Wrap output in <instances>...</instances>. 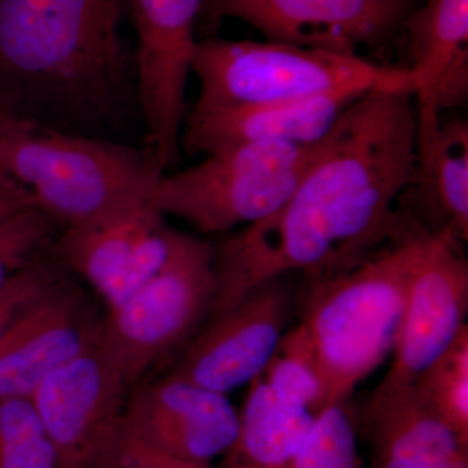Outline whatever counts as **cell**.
<instances>
[{"mask_svg": "<svg viewBox=\"0 0 468 468\" xmlns=\"http://www.w3.org/2000/svg\"><path fill=\"white\" fill-rule=\"evenodd\" d=\"M362 95L192 111L185 117L181 147L189 155H208L243 144H318L354 101Z\"/></svg>", "mask_w": 468, "mask_h": 468, "instance_id": "obj_16", "label": "cell"}, {"mask_svg": "<svg viewBox=\"0 0 468 468\" xmlns=\"http://www.w3.org/2000/svg\"><path fill=\"white\" fill-rule=\"evenodd\" d=\"M288 276L264 282L197 332L171 375L228 394L261 377L294 303Z\"/></svg>", "mask_w": 468, "mask_h": 468, "instance_id": "obj_11", "label": "cell"}, {"mask_svg": "<svg viewBox=\"0 0 468 468\" xmlns=\"http://www.w3.org/2000/svg\"><path fill=\"white\" fill-rule=\"evenodd\" d=\"M415 95L427 94L449 64L468 57V0H426L406 18Z\"/></svg>", "mask_w": 468, "mask_h": 468, "instance_id": "obj_20", "label": "cell"}, {"mask_svg": "<svg viewBox=\"0 0 468 468\" xmlns=\"http://www.w3.org/2000/svg\"><path fill=\"white\" fill-rule=\"evenodd\" d=\"M125 11V0H0V104L37 128L144 137Z\"/></svg>", "mask_w": 468, "mask_h": 468, "instance_id": "obj_2", "label": "cell"}, {"mask_svg": "<svg viewBox=\"0 0 468 468\" xmlns=\"http://www.w3.org/2000/svg\"><path fill=\"white\" fill-rule=\"evenodd\" d=\"M369 468H468L461 441L414 384L372 394L365 415Z\"/></svg>", "mask_w": 468, "mask_h": 468, "instance_id": "obj_18", "label": "cell"}, {"mask_svg": "<svg viewBox=\"0 0 468 468\" xmlns=\"http://www.w3.org/2000/svg\"><path fill=\"white\" fill-rule=\"evenodd\" d=\"M418 392L468 445V326L415 381Z\"/></svg>", "mask_w": 468, "mask_h": 468, "instance_id": "obj_22", "label": "cell"}, {"mask_svg": "<svg viewBox=\"0 0 468 468\" xmlns=\"http://www.w3.org/2000/svg\"><path fill=\"white\" fill-rule=\"evenodd\" d=\"M431 234L423 227H402L388 248L358 266L306 282L301 324L324 368L332 402H346L393 353L410 282Z\"/></svg>", "mask_w": 468, "mask_h": 468, "instance_id": "obj_3", "label": "cell"}, {"mask_svg": "<svg viewBox=\"0 0 468 468\" xmlns=\"http://www.w3.org/2000/svg\"><path fill=\"white\" fill-rule=\"evenodd\" d=\"M0 175L66 229L150 202L165 174L146 146L29 126L0 135Z\"/></svg>", "mask_w": 468, "mask_h": 468, "instance_id": "obj_4", "label": "cell"}, {"mask_svg": "<svg viewBox=\"0 0 468 468\" xmlns=\"http://www.w3.org/2000/svg\"><path fill=\"white\" fill-rule=\"evenodd\" d=\"M131 392L100 340L39 385L30 399L57 452L58 468H119Z\"/></svg>", "mask_w": 468, "mask_h": 468, "instance_id": "obj_8", "label": "cell"}, {"mask_svg": "<svg viewBox=\"0 0 468 468\" xmlns=\"http://www.w3.org/2000/svg\"><path fill=\"white\" fill-rule=\"evenodd\" d=\"M448 230L431 234L411 282L389 369L374 394L415 384L466 326L468 261Z\"/></svg>", "mask_w": 468, "mask_h": 468, "instance_id": "obj_12", "label": "cell"}, {"mask_svg": "<svg viewBox=\"0 0 468 468\" xmlns=\"http://www.w3.org/2000/svg\"><path fill=\"white\" fill-rule=\"evenodd\" d=\"M55 227L57 224L34 206L0 220V286L50 249Z\"/></svg>", "mask_w": 468, "mask_h": 468, "instance_id": "obj_25", "label": "cell"}, {"mask_svg": "<svg viewBox=\"0 0 468 468\" xmlns=\"http://www.w3.org/2000/svg\"><path fill=\"white\" fill-rule=\"evenodd\" d=\"M414 190L419 209L431 233L448 230L460 241L468 237V124L442 122L441 111L430 97H415Z\"/></svg>", "mask_w": 468, "mask_h": 468, "instance_id": "obj_17", "label": "cell"}, {"mask_svg": "<svg viewBox=\"0 0 468 468\" xmlns=\"http://www.w3.org/2000/svg\"><path fill=\"white\" fill-rule=\"evenodd\" d=\"M417 101L378 88L353 101L319 143L288 201L215 250L217 294L208 318L264 282L346 272L402 227L394 206L414 172Z\"/></svg>", "mask_w": 468, "mask_h": 468, "instance_id": "obj_1", "label": "cell"}, {"mask_svg": "<svg viewBox=\"0 0 468 468\" xmlns=\"http://www.w3.org/2000/svg\"><path fill=\"white\" fill-rule=\"evenodd\" d=\"M192 72L199 81L194 111L363 95L378 88L417 91L408 68L380 66L358 54L270 41H198Z\"/></svg>", "mask_w": 468, "mask_h": 468, "instance_id": "obj_5", "label": "cell"}, {"mask_svg": "<svg viewBox=\"0 0 468 468\" xmlns=\"http://www.w3.org/2000/svg\"><path fill=\"white\" fill-rule=\"evenodd\" d=\"M0 468H58L57 452L30 399L0 401Z\"/></svg>", "mask_w": 468, "mask_h": 468, "instance_id": "obj_24", "label": "cell"}, {"mask_svg": "<svg viewBox=\"0 0 468 468\" xmlns=\"http://www.w3.org/2000/svg\"><path fill=\"white\" fill-rule=\"evenodd\" d=\"M286 468H363L356 424L346 402L320 411Z\"/></svg>", "mask_w": 468, "mask_h": 468, "instance_id": "obj_23", "label": "cell"}, {"mask_svg": "<svg viewBox=\"0 0 468 468\" xmlns=\"http://www.w3.org/2000/svg\"><path fill=\"white\" fill-rule=\"evenodd\" d=\"M43 254L45 252L0 286V338L21 314L63 282L58 271L43 258Z\"/></svg>", "mask_w": 468, "mask_h": 468, "instance_id": "obj_26", "label": "cell"}, {"mask_svg": "<svg viewBox=\"0 0 468 468\" xmlns=\"http://www.w3.org/2000/svg\"><path fill=\"white\" fill-rule=\"evenodd\" d=\"M205 0H125L137 32L134 50L144 144L163 174L180 158L187 77Z\"/></svg>", "mask_w": 468, "mask_h": 468, "instance_id": "obj_9", "label": "cell"}, {"mask_svg": "<svg viewBox=\"0 0 468 468\" xmlns=\"http://www.w3.org/2000/svg\"><path fill=\"white\" fill-rule=\"evenodd\" d=\"M129 435L183 460L211 464L236 441L239 412L227 394L174 375L140 383L126 403Z\"/></svg>", "mask_w": 468, "mask_h": 468, "instance_id": "obj_14", "label": "cell"}, {"mask_svg": "<svg viewBox=\"0 0 468 468\" xmlns=\"http://www.w3.org/2000/svg\"><path fill=\"white\" fill-rule=\"evenodd\" d=\"M101 323L84 295L63 282L21 314L0 338V401L32 399L52 372L98 340Z\"/></svg>", "mask_w": 468, "mask_h": 468, "instance_id": "obj_15", "label": "cell"}, {"mask_svg": "<svg viewBox=\"0 0 468 468\" xmlns=\"http://www.w3.org/2000/svg\"><path fill=\"white\" fill-rule=\"evenodd\" d=\"M33 205L29 193L7 176L0 175V220Z\"/></svg>", "mask_w": 468, "mask_h": 468, "instance_id": "obj_28", "label": "cell"}, {"mask_svg": "<svg viewBox=\"0 0 468 468\" xmlns=\"http://www.w3.org/2000/svg\"><path fill=\"white\" fill-rule=\"evenodd\" d=\"M181 232L150 202L63 229L58 260L85 280L110 310L167 263Z\"/></svg>", "mask_w": 468, "mask_h": 468, "instance_id": "obj_13", "label": "cell"}, {"mask_svg": "<svg viewBox=\"0 0 468 468\" xmlns=\"http://www.w3.org/2000/svg\"><path fill=\"white\" fill-rule=\"evenodd\" d=\"M29 126L33 125L18 119L11 111L0 104V135L14 133V132L21 131V129L29 128Z\"/></svg>", "mask_w": 468, "mask_h": 468, "instance_id": "obj_29", "label": "cell"}, {"mask_svg": "<svg viewBox=\"0 0 468 468\" xmlns=\"http://www.w3.org/2000/svg\"><path fill=\"white\" fill-rule=\"evenodd\" d=\"M315 415L276 399L261 377L249 387L236 441L223 468H286Z\"/></svg>", "mask_w": 468, "mask_h": 468, "instance_id": "obj_19", "label": "cell"}, {"mask_svg": "<svg viewBox=\"0 0 468 468\" xmlns=\"http://www.w3.org/2000/svg\"><path fill=\"white\" fill-rule=\"evenodd\" d=\"M119 468H214L212 464L197 463L175 457L153 448L126 432L124 451Z\"/></svg>", "mask_w": 468, "mask_h": 468, "instance_id": "obj_27", "label": "cell"}, {"mask_svg": "<svg viewBox=\"0 0 468 468\" xmlns=\"http://www.w3.org/2000/svg\"><path fill=\"white\" fill-rule=\"evenodd\" d=\"M318 146L263 143L215 151L192 168L163 175L150 203L205 233L251 226L288 201Z\"/></svg>", "mask_w": 468, "mask_h": 468, "instance_id": "obj_6", "label": "cell"}, {"mask_svg": "<svg viewBox=\"0 0 468 468\" xmlns=\"http://www.w3.org/2000/svg\"><path fill=\"white\" fill-rule=\"evenodd\" d=\"M215 249L181 233L155 275L101 318L100 344L132 389L207 319L217 294Z\"/></svg>", "mask_w": 468, "mask_h": 468, "instance_id": "obj_7", "label": "cell"}, {"mask_svg": "<svg viewBox=\"0 0 468 468\" xmlns=\"http://www.w3.org/2000/svg\"><path fill=\"white\" fill-rule=\"evenodd\" d=\"M261 378L280 401L307 410L315 417L334 405L324 368L302 324L285 332Z\"/></svg>", "mask_w": 468, "mask_h": 468, "instance_id": "obj_21", "label": "cell"}, {"mask_svg": "<svg viewBox=\"0 0 468 468\" xmlns=\"http://www.w3.org/2000/svg\"><path fill=\"white\" fill-rule=\"evenodd\" d=\"M412 0H205L202 17L236 18L270 42L356 54L405 27Z\"/></svg>", "mask_w": 468, "mask_h": 468, "instance_id": "obj_10", "label": "cell"}]
</instances>
